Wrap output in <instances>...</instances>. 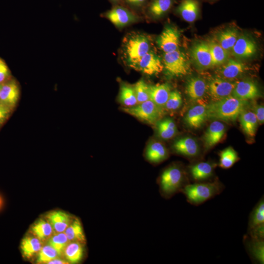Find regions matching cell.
<instances>
[{"label":"cell","instance_id":"6da1fadb","mask_svg":"<svg viewBox=\"0 0 264 264\" xmlns=\"http://www.w3.org/2000/svg\"><path fill=\"white\" fill-rule=\"evenodd\" d=\"M151 42L144 34L132 32L123 40L121 54L124 63L135 69L141 58L151 50Z\"/></svg>","mask_w":264,"mask_h":264},{"label":"cell","instance_id":"7a4b0ae2","mask_svg":"<svg viewBox=\"0 0 264 264\" xmlns=\"http://www.w3.org/2000/svg\"><path fill=\"white\" fill-rule=\"evenodd\" d=\"M247 105V101L240 100L231 95L207 104V118L234 122Z\"/></svg>","mask_w":264,"mask_h":264},{"label":"cell","instance_id":"3957f363","mask_svg":"<svg viewBox=\"0 0 264 264\" xmlns=\"http://www.w3.org/2000/svg\"><path fill=\"white\" fill-rule=\"evenodd\" d=\"M158 183L161 195L166 199L181 192L190 183L182 167L177 164L165 169L159 176Z\"/></svg>","mask_w":264,"mask_h":264},{"label":"cell","instance_id":"277c9868","mask_svg":"<svg viewBox=\"0 0 264 264\" xmlns=\"http://www.w3.org/2000/svg\"><path fill=\"white\" fill-rule=\"evenodd\" d=\"M218 179L214 181L194 182L187 185L181 191L187 201L194 206L200 205L220 195L224 189Z\"/></svg>","mask_w":264,"mask_h":264},{"label":"cell","instance_id":"5b68a950","mask_svg":"<svg viewBox=\"0 0 264 264\" xmlns=\"http://www.w3.org/2000/svg\"><path fill=\"white\" fill-rule=\"evenodd\" d=\"M162 63L166 75L170 78L186 75L190 70L187 57L179 49L164 53Z\"/></svg>","mask_w":264,"mask_h":264},{"label":"cell","instance_id":"8992f818","mask_svg":"<svg viewBox=\"0 0 264 264\" xmlns=\"http://www.w3.org/2000/svg\"><path fill=\"white\" fill-rule=\"evenodd\" d=\"M123 110L125 112L151 124L157 122L161 113V110L151 100Z\"/></svg>","mask_w":264,"mask_h":264},{"label":"cell","instance_id":"52a82bcc","mask_svg":"<svg viewBox=\"0 0 264 264\" xmlns=\"http://www.w3.org/2000/svg\"><path fill=\"white\" fill-rule=\"evenodd\" d=\"M104 16L117 27H123L138 20L133 11L123 5H116L104 13Z\"/></svg>","mask_w":264,"mask_h":264},{"label":"cell","instance_id":"ba28073f","mask_svg":"<svg viewBox=\"0 0 264 264\" xmlns=\"http://www.w3.org/2000/svg\"><path fill=\"white\" fill-rule=\"evenodd\" d=\"M236 82H231L217 76L209 83L207 90L212 102H216L231 95Z\"/></svg>","mask_w":264,"mask_h":264},{"label":"cell","instance_id":"9c48e42d","mask_svg":"<svg viewBox=\"0 0 264 264\" xmlns=\"http://www.w3.org/2000/svg\"><path fill=\"white\" fill-rule=\"evenodd\" d=\"M180 34L175 26H166L159 35L156 43L164 52L168 53L178 49Z\"/></svg>","mask_w":264,"mask_h":264},{"label":"cell","instance_id":"30bf717a","mask_svg":"<svg viewBox=\"0 0 264 264\" xmlns=\"http://www.w3.org/2000/svg\"><path fill=\"white\" fill-rule=\"evenodd\" d=\"M191 58L196 66L202 69L213 66L208 44L204 42L195 43L190 50Z\"/></svg>","mask_w":264,"mask_h":264},{"label":"cell","instance_id":"8fae6325","mask_svg":"<svg viewBox=\"0 0 264 264\" xmlns=\"http://www.w3.org/2000/svg\"><path fill=\"white\" fill-rule=\"evenodd\" d=\"M135 69L148 75H154L163 70V65L160 57L150 50L141 58Z\"/></svg>","mask_w":264,"mask_h":264},{"label":"cell","instance_id":"7c38bea8","mask_svg":"<svg viewBox=\"0 0 264 264\" xmlns=\"http://www.w3.org/2000/svg\"><path fill=\"white\" fill-rule=\"evenodd\" d=\"M243 242L246 251L254 264L264 263V239L252 237L246 234Z\"/></svg>","mask_w":264,"mask_h":264},{"label":"cell","instance_id":"4fadbf2b","mask_svg":"<svg viewBox=\"0 0 264 264\" xmlns=\"http://www.w3.org/2000/svg\"><path fill=\"white\" fill-rule=\"evenodd\" d=\"M216 164L209 161L198 162L189 167L191 180L194 182L212 181Z\"/></svg>","mask_w":264,"mask_h":264},{"label":"cell","instance_id":"5bb4252c","mask_svg":"<svg viewBox=\"0 0 264 264\" xmlns=\"http://www.w3.org/2000/svg\"><path fill=\"white\" fill-rule=\"evenodd\" d=\"M231 95L240 100L247 101L259 97L260 92L253 81L244 79L236 82Z\"/></svg>","mask_w":264,"mask_h":264},{"label":"cell","instance_id":"9a60e30c","mask_svg":"<svg viewBox=\"0 0 264 264\" xmlns=\"http://www.w3.org/2000/svg\"><path fill=\"white\" fill-rule=\"evenodd\" d=\"M200 6L199 0H181L175 11L184 20L192 22L198 17Z\"/></svg>","mask_w":264,"mask_h":264},{"label":"cell","instance_id":"2e32d148","mask_svg":"<svg viewBox=\"0 0 264 264\" xmlns=\"http://www.w3.org/2000/svg\"><path fill=\"white\" fill-rule=\"evenodd\" d=\"M231 51L233 55L237 58H248L256 53L257 45L251 38L242 35L238 38Z\"/></svg>","mask_w":264,"mask_h":264},{"label":"cell","instance_id":"e0dca14e","mask_svg":"<svg viewBox=\"0 0 264 264\" xmlns=\"http://www.w3.org/2000/svg\"><path fill=\"white\" fill-rule=\"evenodd\" d=\"M205 104H198L191 107L184 117V122L191 128L199 129L207 119V108Z\"/></svg>","mask_w":264,"mask_h":264},{"label":"cell","instance_id":"ac0fdd59","mask_svg":"<svg viewBox=\"0 0 264 264\" xmlns=\"http://www.w3.org/2000/svg\"><path fill=\"white\" fill-rule=\"evenodd\" d=\"M175 2V0H149L144 10L150 18L158 19L172 9Z\"/></svg>","mask_w":264,"mask_h":264},{"label":"cell","instance_id":"d6986e66","mask_svg":"<svg viewBox=\"0 0 264 264\" xmlns=\"http://www.w3.org/2000/svg\"><path fill=\"white\" fill-rule=\"evenodd\" d=\"M176 153L188 158H194L199 154V147L195 139L184 137L177 139L173 145Z\"/></svg>","mask_w":264,"mask_h":264},{"label":"cell","instance_id":"ffe728a7","mask_svg":"<svg viewBox=\"0 0 264 264\" xmlns=\"http://www.w3.org/2000/svg\"><path fill=\"white\" fill-rule=\"evenodd\" d=\"M185 88L187 96L193 101L201 99L204 96L207 90L205 81L198 76L189 78L186 81Z\"/></svg>","mask_w":264,"mask_h":264},{"label":"cell","instance_id":"44dd1931","mask_svg":"<svg viewBox=\"0 0 264 264\" xmlns=\"http://www.w3.org/2000/svg\"><path fill=\"white\" fill-rule=\"evenodd\" d=\"M225 132L224 125L219 121H214L209 125L203 135V141L207 150L217 144Z\"/></svg>","mask_w":264,"mask_h":264},{"label":"cell","instance_id":"7402d4cb","mask_svg":"<svg viewBox=\"0 0 264 264\" xmlns=\"http://www.w3.org/2000/svg\"><path fill=\"white\" fill-rule=\"evenodd\" d=\"M46 219L51 224L53 231L57 234L64 232L73 218L65 212L53 211L46 215Z\"/></svg>","mask_w":264,"mask_h":264},{"label":"cell","instance_id":"603a6c76","mask_svg":"<svg viewBox=\"0 0 264 264\" xmlns=\"http://www.w3.org/2000/svg\"><path fill=\"white\" fill-rule=\"evenodd\" d=\"M171 91L170 86L167 83L149 86L150 100L161 110L164 108Z\"/></svg>","mask_w":264,"mask_h":264},{"label":"cell","instance_id":"cb8c5ba5","mask_svg":"<svg viewBox=\"0 0 264 264\" xmlns=\"http://www.w3.org/2000/svg\"><path fill=\"white\" fill-rule=\"evenodd\" d=\"M223 65L219 70V77L227 80L238 77L246 70L244 64L232 59H228Z\"/></svg>","mask_w":264,"mask_h":264},{"label":"cell","instance_id":"d4e9b609","mask_svg":"<svg viewBox=\"0 0 264 264\" xmlns=\"http://www.w3.org/2000/svg\"><path fill=\"white\" fill-rule=\"evenodd\" d=\"M20 95L19 86L15 81H11L1 88L0 102L13 108L17 104Z\"/></svg>","mask_w":264,"mask_h":264},{"label":"cell","instance_id":"484cf974","mask_svg":"<svg viewBox=\"0 0 264 264\" xmlns=\"http://www.w3.org/2000/svg\"><path fill=\"white\" fill-rule=\"evenodd\" d=\"M145 156L151 163L158 164L168 158V152L162 143L155 141L150 143L147 146Z\"/></svg>","mask_w":264,"mask_h":264},{"label":"cell","instance_id":"4316f807","mask_svg":"<svg viewBox=\"0 0 264 264\" xmlns=\"http://www.w3.org/2000/svg\"><path fill=\"white\" fill-rule=\"evenodd\" d=\"M239 118L242 128L246 135L249 137H254L258 122L254 112L245 108L239 114Z\"/></svg>","mask_w":264,"mask_h":264},{"label":"cell","instance_id":"83f0119b","mask_svg":"<svg viewBox=\"0 0 264 264\" xmlns=\"http://www.w3.org/2000/svg\"><path fill=\"white\" fill-rule=\"evenodd\" d=\"M69 242L85 243L86 239L82 223L77 218H73L64 231Z\"/></svg>","mask_w":264,"mask_h":264},{"label":"cell","instance_id":"f1b7e54d","mask_svg":"<svg viewBox=\"0 0 264 264\" xmlns=\"http://www.w3.org/2000/svg\"><path fill=\"white\" fill-rule=\"evenodd\" d=\"M84 243L77 242H69L65 248L64 254L68 263L77 264L83 258Z\"/></svg>","mask_w":264,"mask_h":264},{"label":"cell","instance_id":"f546056e","mask_svg":"<svg viewBox=\"0 0 264 264\" xmlns=\"http://www.w3.org/2000/svg\"><path fill=\"white\" fill-rule=\"evenodd\" d=\"M264 224V196L256 204L251 212L248 220L247 232Z\"/></svg>","mask_w":264,"mask_h":264},{"label":"cell","instance_id":"4dcf8cb0","mask_svg":"<svg viewBox=\"0 0 264 264\" xmlns=\"http://www.w3.org/2000/svg\"><path fill=\"white\" fill-rule=\"evenodd\" d=\"M42 247L41 241L35 237L26 236L21 242V248L22 255L30 258L38 253Z\"/></svg>","mask_w":264,"mask_h":264},{"label":"cell","instance_id":"1f68e13d","mask_svg":"<svg viewBox=\"0 0 264 264\" xmlns=\"http://www.w3.org/2000/svg\"><path fill=\"white\" fill-rule=\"evenodd\" d=\"M31 230L33 235L41 242L48 240L54 232L51 224L46 219L38 220L33 224Z\"/></svg>","mask_w":264,"mask_h":264},{"label":"cell","instance_id":"d6a6232c","mask_svg":"<svg viewBox=\"0 0 264 264\" xmlns=\"http://www.w3.org/2000/svg\"><path fill=\"white\" fill-rule=\"evenodd\" d=\"M238 37V32L235 28L226 29L217 35L219 44L228 52L231 51Z\"/></svg>","mask_w":264,"mask_h":264},{"label":"cell","instance_id":"836d02e7","mask_svg":"<svg viewBox=\"0 0 264 264\" xmlns=\"http://www.w3.org/2000/svg\"><path fill=\"white\" fill-rule=\"evenodd\" d=\"M156 128L158 135L163 139H170L177 132L176 126L171 118H166L158 121Z\"/></svg>","mask_w":264,"mask_h":264},{"label":"cell","instance_id":"e575fe53","mask_svg":"<svg viewBox=\"0 0 264 264\" xmlns=\"http://www.w3.org/2000/svg\"><path fill=\"white\" fill-rule=\"evenodd\" d=\"M208 44L212 57L213 66H220L227 61L229 52L222 48L219 43L211 41Z\"/></svg>","mask_w":264,"mask_h":264},{"label":"cell","instance_id":"d590c367","mask_svg":"<svg viewBox=\"0 0 264 264\" xmlns=\"http://www.w3.org/2000/svg\"><path fill=\"white\" fill-rule=\"evenodd\" d=\"M219 166L222 169L231 168L239 160L237 153L231 147L222 150L220 153Z\"/></svg>","mask_w":264,"mask_h":264},{"label":"cell","instance_id":"8d00e7d4","mask_svg":"<svg viewBox=\"0 0 264 264\" xmlns=\"http://www.w3.org/2000/svg\"><path fill=\"white\" fill-rule=\"evenodd\" d=\"M119 98L121 103L127 107H133L137 104L134 88L127 85L121 86Z\"/></svg>","mask_w":264,"mask_h":264},{"label":"cell","instance_id":"74e56055","mask_svg":"<svg viewBox=\"0 0 264 264\" xmlns=\"http://www.w3.org/2000/svg\"><path fill=\"white\" fill-rule=\"evenodd\" d=\"M69 242L64 232L57 233L52 236L47 242V244L53 247L60 256Z\"/></svg>","mask_w":264,"mask_h":264},{"label":"cell","instance_id":"f35d334b","mask_svg":"<svg viewBox=\"0 0 264 264\" xmlns=\"http://www.w3.org/2000/svg\"><path fill=\"white\" fill-rule=\"evenodd\" d=\"M38 254L37 262L40 264H48L60 256L58 252L48 244L42 247Z\"/></svg>","mask_w":264,"mask_h":264},{"label":"cell","instance_id":"ab89813d","mask_svg":"<svg viewBox=\"0 0 264 264\" xmlns=\"http://www.w3.org/2000/svg\"><path fill=\"white\" fill-rule=\"evenodd\" d=\"M149 87L145 82L140 80L135 85L134 88L137 104L150 100Z\"/></svg>","mask_w":264,"mask_h":264},{"label":"cell","instance_id":"60d3db41","mask_svg":"<svg viewBox=\"0 0 264 264\" xmlns=\"http://www.w3.org/2000/svg\"><path fill=\"white\" fill-rule=\"evenodd\" d=\"M182 103L180 92L177 90L171 91L164 108L167 110L174 111L179 109Z\"/></svg>","mask_w":264,"mask_h":264},{"label":"cell","instance_id":"b9f144b4","mask_svg":"<svg viewBox=\"0 0 264 264\" xmlns=\"http://www.w3.org/2000/svg\"><path fill=\"white\" fill-rule=\"evenodd\" d=\"M149 0H123V5L134 11L144 10Z\"/></svg>","mask_w":264,"mask_h":264},{"label":"cell","instance_id":"7bdbcfd3","mask_svg":"<svg viewBox=\"0 0 264 264\" xmlns=\"http://www.w3.org/2000/svg\"><path fill=\"white\" fill-rule=\"evenodd\" d=\"M253 112L255 114L258 122L262 124L264 122V107L263 105L253 104L252 107Z\"/></svg>","mask_w":264,"mask_h":264},{"label":"cell","instance_id":"ee69618b","mask_svg":"<svg viewBox=\"0 0 264 264\" xmlns=\"http://www.w3.org/2000/svg\"><path fill=\"white\" fill-rule=\"evenodd\" d=\"M11 108L0 102V125L7 119L11 112Z\"/></svg>","mask_w":264,"mask_h":264},{"label":"cell","instance_id":"f6af8a7d","mask_svg":"<svg viewBox=\"0 0 264 264\" xmlns=\"http://www.w3.org/2000/svg\"><path fill=\"white\" fill-rule=\"evenodd\" d=\"M9 73V69L5 63L0 59V83L8 76Z\"/></svg>","mask_w":264,"mask_h":264},{"label":"cell","instance_id":"bcb514c9","mask_svg":"<svg viewBox=\"0 0 264 264\" xmlns=\"http://www.w3.org/2000/svg\"><path fill=\"white\" fill-rule=\"evenodd\" d=\"M48 264H68V262L66 261H65L63 260H60L58 258H56L50 261Z\"/></svg>","mask_w":264,"mask_h":264},{"label":"cell","instance_id":"7dc6e473","mask_svg":"<svg viewBox=\"0 0 264 264\" xmlns=\"http://www.w3.org/2000/svg\"><path fill=\"white\" fill-rule=\"evenodd\" d=\"M109 1L112 3L113 6L116 5H123V0H109Z\"/></svg>","mask_w":264,"mask_h":264},{"label":"cell","instance_id":"c3c4849f","mask_svg":"<svg viewBox=\"0 0 264 264\" xmlns=\"http://www.w3.org/2000/svg\"><path fill=\"white\" fill-rule=\"evenodd\" d=\"M2 204V199L1 197L0 196V208L1 207Z\"/></svg>","mask_w":264,"mask_h":264},{"label":"cell","instance_id":"681fc988","mask_svg":"<svg viewBox=\"0 0 264 264\" xmlns=\"http://www.w3.org/2000/svg\"><path fill=\"white\" fill-rule=\"evenodd\" d=\"M209 0V1H213L217 0Z\"/></svg>","mask_w":264,"mask_h":264}]
</instances>
